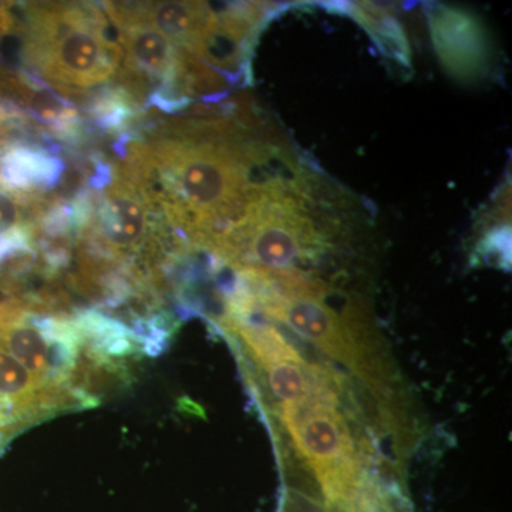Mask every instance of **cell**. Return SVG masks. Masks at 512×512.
I'll list each match as a JSON object with an SVG mask.
<instances>
[{"instance_id":"obj_1","label":"cell","mask_w":512,"mask_h":512,"mask_svg":"<svg viewBox=\"0 0 512 512\" xmlns=\"http://www.w3.org/2000/svg\"><path fill=\"white\" fill-rule=\"evenodd\" d=\"M23 57L64 96L109 82L123 49L101 6L93 3H26Z\"/></svg>"},{"instance_id":"obj_2","label":"cell","mask_w":512,"mask_h":512,"mask_svg":"<svg viewBox=\"0 0 512 512\" xmlns=\"http://www.w3.org/2000/svg\"><path fill=\"white\" fill-rule=\"evenodd\" d=\"M99 194L87 195L89 210L79 234L113 256L140 254L160 245L165 221L143 191L119 168Z\"/></svg>"},{"instance_id":"obj_3","label":"cell","mask_w":512,"mask_h":512,"mask_svg":"<svg viewBox=\"0 0 512 512\" xmlns=\"http://www.w3.org/2000/svg\"><path fill=\"white\" fill-rule=\"evenodd\" d=\"M430 26L437 55L448 73L460 80L483 76L490 52L484 29L473 16L440 8L431 15Z\"/></svg>"},{"instance_id":"obj_4","label":"cell","mask_w":512,"mask_h":512,"mask_svg":"<svg viewBox=\"0 0 512 512\" xmlns=\"http://www.w3.org/2000/svg\"><path fill=\"white\" fill-rule=\"evenodd\" d=\"M64 164L57 154L37 143L6 144L0 148V188L43 197L62 181Z\"/></svg>"},{"instance_id":"obj_5","label":"cell","mask_w":512,"mask_h":512,"mask_svg":"<svg viewBox=\"0 0 512 512\" xmlns=\"http://www.w3.org/2000/svg\"><path fill=\"white\" fill-rule=\"evenodd\" d=\"M42 384L30 375L18 360L5 349H0V400L28 410L37 406Z\"/></svg>"},{"instance_id":"obj_6","label":"cell","mask_w":512,"mask_h":512,"mask_svg":"<svg viewBox=\"0 0 512 512\" xmlns=\"http://www.w3.org/2000/svg\"><path fill=\"white\" fill-rule=\"evenodd\" d=\"M43 197H25L0 188V238L35 225Z\"/></svg>"},{"instance_id":"obj_7","label":"cell","mask_w":512,"mask_h":512,"mask_svg":"<svg viewBox=\"0 0 512 512\" xmlns=\"http://www.w3.org/2000/svg\"><path fill=\"white\" fill-rule=\"evenodd\" d=\"M16 28V19L13 15V3L0 2V42Z\"/></svg>"},{"instance_id":"obj_8","label":"cell","mask_w":512,"mask_h":512,"mask_svg":"<svg viewBox=\"0 0 512 512\" xmlns=\"http://www.w3.org/2000/svg\"><path fill=\"white\" fill-rule=\"evenodd\" d=\"M282 512H329L328 510H323L319 505L316 504H308L302 503L301 501H295L293 498H288V503L285 504L284 510Z\"/></svg>"},{"instance_id":"obj_9","label":"cell","mask_w":512,"mask_h":512,"mask_svg":"<svg viewBox=\"0 0 512 512\" xmlns=\"http://www.w3.org/2000/svg\"><path fill=\"white\" fill-rule=\"evenodd\" d=\"M3 326H5V325H3V323H0V329H2V328H3Z\"/></svg>"}]
</instances>
